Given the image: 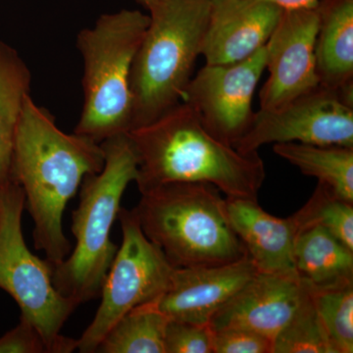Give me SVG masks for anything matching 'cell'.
<instances>
[{"mask_svg":"<svg viewBox=\"0 0 353 353\" xmlns=\"http://www.w3.org/2000/svg\"><path fill=\"white\" fill-rule=\"evenodd\" d=\"M104 161L101 143L61 131L50 111L28 97L14 141L12 178L24 192L34 222V248L52 267L71 252L63 231L67 204L83 179L99 173Z\"/></svg>","mask_w":353,"mask_h":353,"instance_id":"1","label":"cell"},{"mask_svg":"<svg viewBox=\"0 0 353 353\" xmlns=\"http://www.w3.org/2000/svg\"><path fill=\"white\" fill-rule=\"evenodd\" d=\"M127 134L141 194L165 183H206L227 197L257 199L266 176L259 152H240L216 139L187 102Z\"/></svg>","mask_w":353,"mask_h":353,"instance_id":"2","label":"cell"},{"mask_svg":"<svg viewBox=\"0 0 353 353\" xmlns=\"http://www.w3.org/2000/svg\"><path fill=\"white\" fill-rule=\"evenodd\" d=\"M101 145L105 158L103 168L83 179L80 202L72 212L75 248L52 267L53 285L77 307L101 294L119 248L111 241L113 224L123 194L138 173V159L128 134L114 136Z\"/></svg>","mask_w":353,"mask_h":353,"instance_id":"3","label":"cell"},{"mask_svg":"<svg viewBox=\"0 0 353 353\" xmlns=\"http://www.w3.org/2000/svg\"><path fill=\"white\" fill-rule=\"evenodd\" d=\"M210 0H157L131 73L132 130L183 101L208 26Z\"/></svg>","mask_w":353,"mask_h":353,"instance_id":"4","label":"cell"},{"mask_svg":"<svg viewBox=\"0 0 353 353\" xmlns=\"http://www.w3.org/2000/svg\"><path fill=\"white\" fill-rule=\"evenodd\" d=\"M134 210L143 233L174 267L228 264L248 255L226 199L210 183H165L141 194Z\"/></svg>","mask_w":353,"mask_h":353,"instance_id":"5","label":"cell"},{"mask_svg":"<svg viewBox=\"0 0 353 353\" xmlns=\"http://www.w3.org/2000/svg\"><path fill=\"white\" fill-rule=\"evenodd\" d=\"M150 16L123 9L104 14L79 32L83 60V106L76 134L101 143L131 131V73Z\"/></svg>","mask_w":353,"mask_h":353,"instance_id":"6","label":"cell"},{"mask_svg":"<svg viewBox=\"0 0 353 353\" xmlns=\"http://www.w3.org/2000/svg\"><path fill=\"white\" fill-rule=\"evenodd\" d=\"M25 194L11 181L0 188V289L13 297L39 330L50 353H70L77 340L60 334L75 304L62 296L52 282V266L29 250L22 231Z\"/></svg>","mask_w":353,"mask_h":353,"instance_id":"7","label":"cell"},{"mask_svg":"<svg viewBox=\"0 0 353 353\" xmlns=\"http://www.w3.org/2000/svg\"><path fill=\"white\" fill-rule=\"evenodd\" d=\"M121 246L101 288V303L77 350L94 353L114 324L137 306L152 303L168 289L175 267L141 229L134 209L121 208Z\"/></svg>","mask_w":353,"mask_h":353,"instance_id":"8","label":"cell"},{"mask_svg":"<svg viewBox=\"0 0 353 353\" xmlns=\"http://www.w3.org/2000/svg\"><path fill=\"white\" fill-rule=\"evenodd\" d=\"M284 143L353 148V101L319 85L281 108L255 112L234 148L253 153Z\"/></svg>","mask_w":353,"mask_h":353,"instance_id":"9","label":"cell"},{"mask_svg":"<svg viewBox=\"0 0 353 353\" xmlns=\"http://www.w3.org/2000/svg\"><path fill=\"white\" fill-rule=\"evenodd\" d=\"M266 61L265 46L236 63L205 64L192 76L183 101L212 136L234 148L252 125V99Z\"/></svg>","mask_w":353,"mask_h":353,"instance_id":"10","label":"cell"},{"mask_svg":"<svg viewBox=\"0 0 353 353\" xmlns=\"http://www.w3.org/2000/svg\"><path fill=\"white\" fill-rule=\"evenodd\" d=\"M317 25L315 8L283 12L266 43L268 78L259 92L262 110L281 108L319 85L315 59Z\"/></svg>","mask_w":353,"mask_h":353,"instance_id":"11","label":"cell"},{"mask_svg":"<svg viewBox=\"0 0 353 353\" xmlns=\"http://www.w3.org/2000/svg\"><path fill=\"white\" fill-rule=\"evenodd\" d=\"M257 272L248 255L228 264L175 267L168 289L155 303L170 320L209 324Z\"/></svg>","mask_w":353,"mask_h":353,"instance_id":"12","label":"cell"},{"mask_svg":"<svg viewBox=\"0 0 353 353\" xmlns=\"http://www.w3.org/2000/svg\"><path fill=\"white\" fill-rule=\"evenodd\" d=\"M296 271L257 272L211 319V329L250 330L275 340L303 296Z\"/></svg>","mask_w":353,"mask_h":353,"instance_id":"13","label":"cell"},{"mask_svg":"<svg viewBox=\"0 0 353 353\" xmlns=\"http://www.w3.org/2000/svg\"><path fill=\"white\" fill-rule=\"evenodd\" d=\"M283 12L259 0H210L201 46L205 64L236 63L252 57L266 46Z\"/></svg>","mask_w":353,"mask_h":353,"instance_id":"14","label":"cell"},{"mask_svg":"<svg viewBox=\"0 0 353 353\" xmlns=\"http://www.w3.org/2000/svg\"><path fill=\"white\" fill-rule=\"evenodd\" d=\"M234 232L259 272L294 271V246L301 230L296 212L279 218L260 208L257 199L227 197Z\"/></svg>","mask_w":353,"mask_h":353,"instance_id":"15","label":"cell"},{"mask_svg":"<svg viewBox=\"0 0 353 353\" xmlns=\"http://www.w3.org/2000/svg\"><path fill=\"white\" fill-rule=\"evenodd\" d=\"M315 10L319 85L353 101V0H318Z\"/></svg>","mask_w":353,"mask_h":353,"instance_id":"16","label":"cell"},{"mask_svg":"<svg viewBox=\"0 0 353 353\" xmlns=\"http://www.w3.org/2000/svg\"><path fill=\"white\" fill-rule=\"evenodd\" d=\"M292 259L299 278L314 287L353 280V250L319 225L299 232Z\"/></svg>","mask_w":353,"mask_h":353,"instance_id":"17","label":"cell"},{"mask_svg":"<svg viewBox=\"0 0 353 353\" xmlns=\"http://www.w3.org/2000/svg\"><path fill=\"white\" fill-rule=\"evenodd\" d=\"M31 83V71L19 52L0 41V188L13 181L14 141Z\"/></svg>","mask_w":353,"mask_h":353,"instance_id":"18","label":"cell"},{"mask_svg":"<svg viewBox=\"0 0 353 353\" xmlns=\"http://www.w3.org/2000/svg\"><path fill=\"white\" fill-rule=\"evenodd\" d=\"M273 150L339 199L353 203V148L284 143H275Z\"/></svg>","mask_w":353,"mask_h":353,"instance_id":"19","label":"cell"},{"mask_svg":"<svg viewBox=\"0 0 353 353\" xmlns=\"http://www.w3.org/2000/svg\"><path fill=\"white\" fill-rule=\"evenodd\" d=\"M169 321L155 301L137 306L114 324L95 352L166 353Z\"/></svg>","mask_w":353,"mask_h":353,"instance_id":"20","label":"cell"},{"mask_svg":"<svg viewBox=\"0 0 353 353\" xmlns=\"http://www.w3.org/2000/svg\"><path fill=\"white\" fill-rule=\"evenodd\" d=\"M304 283L296 310L274 340L273 353H336L318 314L310 285Z\"/></svg>","mask_w":353,"mask_h":353,"instance_id":"21","label":"cell"},{"mask_svg":"<svg viewBox=\"0 0 353 353\" xmlns=\"http://www.w3.org/2000/svg\"><path fill=\"white\" fill-rule=\"evenodd\" d=\"M310 288L318 314L336 353H352L353 280L327 287L310 285Z\"/></svg>","mask_w":353,"mask_h":353,"instance_id":"22","label":"cell"},{"mask_svg":"<svg viewBox=\"0 0 353 353\" xmlns=\"http://www.w3.org/2000/svg\"><path fill=\"white\" fill-rule=\"evenodd\" d=\"M296 214L301 230L319 225L353 250V203L339 199L322 183H318L312 196Z\"/></svg>","mask_w":353,"mask_h":353,"instance_id":"23","label":"cell"},{"mask_svg":"<svg viewBox=\"0 0 353 353\" xmlns=\"http://www.w3.org/2000/svg\"><path fill=\"white\" fill-rule=\"evenodd\" d=\"M165 350L166 353H212V329L209 324L170 320Z\"/></svg>","mask_w":353,"mask_h":353,"instance_id":"24","label":"cell"},{"mask_svg":"<svg viewBox=\"0 0 353 353\" xmlns=\"http://www.w3.org/2000/svg\"><path fill=\"white\" fill-rule=\"evenodd\" d=\"M270 339L250 330H212V353H273Z\"/></svg>","mask_w":353,"mask_h":353,"instance_id":"25","label":"cell"},{"mask_svg":"<svg viewBox=\"0 0 353 353\" xmlns=\"http://www.w3.org/2000/svg\"><path fill=\"white\" fill-rule=\"evenodd\" d=\"M0 353H50L46 341L31 321L21 316L15 328L0 336Z\"/></svg>","mask_w":353,"mask_h":353,"instance_id":"26","label":"cell"},{"mask_svg":"<svg viewBox=\"0 0 353 353\" xmlns=\"http://www.w3.org/2000/svg\"><path fill=\"white\" fill-rule=\"evenodd\" d=\"M280 7L283 10L299 8H315L318 0H259Z\"/></svg>","mask_w":353,"mask_h":353,"instance_id":"27","label":"cell"},{"mask_svg":"<svg viewBox=\"0 0 353 353\" xmlns=\"http://www.w3.org/2000/svg\"><path fill=\"white\" fill-rule=\"evenodd\" d=\"M136 1L141 4V6H145L146 8V7L150 6V4H152V2L157 1V0H136Z\"/></svg>","mask_w":353,"mask_h":353,"instance_id":"28","label":"cell"}]
</instances>
